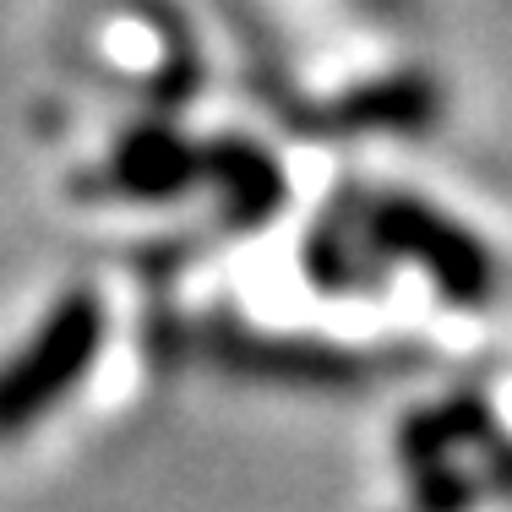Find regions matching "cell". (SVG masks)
I'll list each match as a JSON object with an SVG mask.
<instances>
[{"instance_id": "cell-3", "label": "cell", "mask_w": 512, "mask_h": 512, "mask_svg": "<svg viewBox=\"0 0 512 512\" xmlns=\"http://www.w3.org/2000/svg\"><path fill=\"white\" fill-rule=\"evenodd\" d=\"M120 175H126L131 191H169L186 180V148L175 137H158V131H142L126 153H120Z\"/></svg>"}, {"instance_id": "cell-2", "label": "cell", "mask_w": 512, "mask_h": 512, "mask_svg": "<svg viewBox=\"0 0 512 512\" xmlns=\"http://www.w3.org/2000/svg\"><path fill=\"white\" fill-rule=\"evenodd\" d=\"M371 235L382 251L420 262L458 306H474V300L491 295V251L447 213H431L425 202L393 197L371 213Z\"/></svg>"}, {"instance_id": "cell-1", "label": "cell", "mask_w": 512, "mask_h": 512, "mask_svg": "<svg viewBox=\"0 0 512 512\" xmlns=\"http://www.w3.org/2000/svg\"><path fill=\"white\" fill-rule=\"evenodd\" d=\"M104 344V306L99 295H66L39 322V333L0 365V442L22 436L33 420H44L66 393L93 371Z\"/></svg>"}]
</instances>
